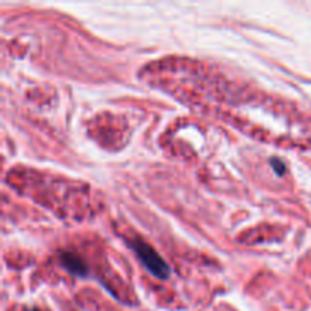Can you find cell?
Wrapping results in <instances>:
<instances>
[{
	"mask_svg": "<svg viewBox=\"0 0 311 311\" xmlns=\"http://www.w3.org/2000/svg\"><path fill=\"white\" fill-rule=\"evenodd\" d=\"M132 249L137 252L138 258L143 261V264L147 267V270L155 275L157 278L161 279H167L170 275L169 266L166 264V261L155 252V249H152L147 243H132L131 244Z\"/></svg>",
	"mask_w": 311,
	"mask_h": 311,
	"instance_id": "1",
	"label": "cell"
},
{
	"mask_svg": "<svg viewBox=\"0 0 311 311\" xmlns=\"http://www.w3.org/2000/svg\"><path fill=\"white\" fill-rule=\"evenodd\" d=\"M34 311H40V309H34Z\"/></svg>",
	"mask_w": 311,
	"mask_h": 311,
	"instance_id": "4",
	"label": "cell"
},
{
	"mask_svg": "<svg viewBox=\"0 0 311 311\" xmlns=\"http://www.w3.org/2000/svg\"><path fill=\"white\" fill-rule=\"evenodd\" d=\"M272 166L275 167V172H276V173H281V175H282V173H284V170H285L284 164H282V163H278L276 160H273V161H272Z\"/></svg>",
	"mask_w": 311,
	"mask_h": 311,
	"instance_id": "3",
	"label": "cell"
},
{
	"mask_svg": "<svg viewBox=\"0 0 311 311\" xmlns=\"http://www.w3.org/2000/svg\"><path fill=\"white\" fill-rule=\"evenodd\" d=\"M63 263H64V266H66L70 272H73L75 275L84 276V275L87 273V266H85V263H84L79 256H76V255H73V253H64V255H63Z\"/></svg>",
	"mask_w": 311,
	"mask_h": 311,
	"instance_id": "2",
	"label": "cell"
}]
</instances>
